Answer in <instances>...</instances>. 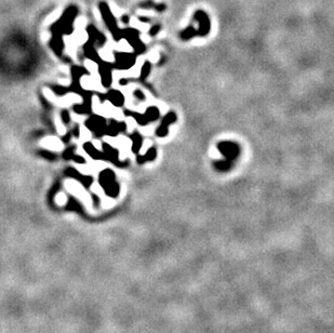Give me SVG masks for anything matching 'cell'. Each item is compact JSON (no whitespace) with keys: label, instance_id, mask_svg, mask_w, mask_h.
<instances>
[{"label":"cell","instance_id":"1","mask_svg":"<svg viewBox=\"0 0 334 333\" xmlns=\"http://www.w3.org/2000/svg\"><path fill=\"white\" fill-rule=\"evenodd\" d=\"M100 183L105 193L111 197H116L119 193V186L115 181V173L106 169L100 174Z\"/></svg>","mask_w":334,"mask_h":333},{"label":"cell","instance_id":"2","mask_svg":"<svg viewBox=\"0 0 334 333\" xmlns=\"http://www.w3.org/2000/svg\"><path fill=\"white\" fill-rule=\"evenodd\" d=\"M101 12L103 14V17H104V21L106 23L107 26H109L110 30L112 33V35H114V38L116 40L118 39H120L121 38V33H120V30L118 29L117 27V24H116V20L115 18L112 17V14L111 13V11L109 10V8H107V6L105 3H102L101 4Z\"/></svg>","mask_w":334,"mask_h":333},{"label":"cell","instance_id":"3","mask_svg":"<svg viewBox=\"0 0 334 333\" xmlns=\"http://www.w3.org/2000/svg\"><path fill=\"white\" fill-rule=\"evenodd\" d=\"M87 127L89 128L90 130L93 131L96 135H103L106 133V122L104 118L99 116H92L91 118L87 121Z\"/></svg>","mask_w":334,"mask_h":333},{"label":"cell","instance_id":"4","mask_svg":"<svg viewBox=\"0 0 334 333\" xmlns=\"http://www.w3.org/2000/svg\"><path fill=\"white\" fill-rule=\"evenodd\" d=\"M219 150L223 154L226 159L233 160L239 155V147L232 142H223L219 144Z\"/></svg>","mask_w":334,"mask_h":333},{"label":"cell","instance_id":"5","mask_svg":"<svg viewBox=\"0 0 334 333\" xmlns=\"http://www.w3.org/2000/svg\"><path fill=\"white\" fill-rule=\"evenodd\" d=\"M134 63V55L129 53H116L117 67L127 68Z\"/></svg>","mask_w":334,"mask_h":333},{"label":"cell","instance_id":"6","mask_svg":"<svg viewBox=\"0 0 334 333\" xmlns=\"http://www.w3.org/2000/svg\"><path fill=\"white\" fill-rule=\"evenodd\" d=\"M176 120H177L176 114H174V112H169L167 116H164L161 126L157 129V134L159 136H166L168 133V126L173 124Z\"/></svg>","mask_w":334,"mask_h":333},{"label":"cell","instance_id":"7","mask_svg":"<svg viewBox=\"0 0 334 333\" xmlns=\"http://www.w3.org/2000/svg\"><path fill=\"white\" fill-rule=\"evenodd\" d=\"M100 74L102 78V83L105 87H110L111 84V65L105 62H102L100 66Z\"/></svg>","mask_w":334,"mask_h":333},{"label":"cell","instance_id":"8","mask_svg":"<svg viewBox=\"0 0 334 333\" xmlns=\"http://www.w3.org/2000/svg\"><path fill=\"white\" fill-rule=\"evenodd\" d=\"M66 174H67V176L70 177V178H77V180H79L82 184H84L86 187H89L91 182H92V178L90 177L81 176V174L78 171H76V170H74V169H71V168H69V169H67V170H66Z\"/></svg>","mask_w":334,"mask_h":333},{"label":"cell","instance_id":"9","mask_svg":"<svg viewBox=\"0 0 334 333\" xmlns=\"http://www.w3.org/2000/svg\"><path fill=\"white\" fill-rule=\"evenodd\" d=\"M106 99L110 100L115 106H122L123 102H125L123 95L119 91H116V90H111L109 93L106 94Z\"/></svg>","mask_w":334,"mask_h":333},{"label":"cell","instance_id":"10","mask_svg":"<svg viewBox=\"0 0 334 333\" xmlns=\"http://www.w3.org/2000/svg\"><path fill=\"white\" fill-rule=\"evenodd\" d=\"M84 148H85V151L89 154V155L93 158V159H96V160H99V159H106V157L104 154H103L102 152H100L99 150H96V148L91 144V143H86V144L84 145Z\"/></svg>","mask_w":334,"mask_h":333},{"label":"cell","instance_id":"11","mask_svg":"<svg viewBox=\"0 0 334 333\" xmlns=\"http://www.w3.org/2000/svg\"><path fill=\"white\" fill-rule=\"evenodd\" d=\"M132 142H133V146H132V151L133 153H138L140 151V148L142 146V136L138 134V133H134V134L132 135Z\"/></svg>","mask_w":334,"mask_h":333},{"label":"cell","instance_id":"12","mask_svg":"<svg viewBox=\"0 0 334 333\" xmlns=\"http://www.w3.org/2000/svg\"><path fill=\"white\" fill-rule=\"evenodd\" d=\"M129 115L132 116L134 119H136V121L138 122V124L142 125V126L147 125L148 121H150V120L147 119V117H146L145 114L142 115V114H138V112H130L129 111Z\"/></svg>","mask_w":334,"mask_h":333},{"label":"cell","instance_id":"13","mask_svg":"<svg viewBox=\"0 0 334 333\" xmlns=\"http://www.w3.org/2000/svg\"><path fill=\"white\" fill-rule=\"evenodd\" d=\"M146 117H147V119L152 121V120H156L158 119V117H159V111L156 109V107H150L146 111Z\"/></svg>","mask_w":334,"mask_h":333},{"label":"cell","instance_id":"14","mask_svg":"<svg viewBox=\"0 0 334 333\" xmlns=\"http://www.w3.org/2000/svg\"><path fill=\"white\" fill-rule=\"evenodd\" d=\"M145 157V160L146 161H150V160H154L156 158V148L155 147H152L150 150L147 151L146 155L144 156Z\"/></svg>","mask_w":334,"mask_h":333},{"label":"cell","instance_id":"15","mask_svg":"<svg viewBox=\"0 0 334 333\" xmlns=\"http://www.w3.org/2000/svg\"><path fill=\"white\" fill-rule=\"evenodd\" d=\"M215 167H217L219 170H221V171H226V170H228V169L230 168V162H228V161H220V162L215 163Z\"/></svg>","mask_w":334,"mask_h":333},{"label":"cell","instance_id":"16","mask_svg":"<svg viewBox=\"0 0 334 333\" xmlns=\"http://www.w3.org/2000/svg\"><path fill=\"white\" fill-rule=\"evenodd\" d=\"M150 70H151V64L146 62L142 68V78H144V77H146L148 74H150Z\"/></svg>","mask_w":334,"mask_h":333},{"label":"cell","instance_id":"17","mask_svg":"<svg viewBox=\"0 0 334 333\" xmlns=\"http://www.w3.org/2000/svg\"><path fill=\"white\" fill-rule=\"evenodd\" d=\"M62 118H63L64 124H68L69 120H70V117H69L68 111H63V114H62Z\"/></svg>","mask_w":334,"mask_h":333},{"label":"cell","instance_id":"18","mask_svg":"<svg viewBox=\"0 0 334 333\" xmlns=\"http://www.w3.org/2000/svg\"><path fill=\"white\" fill-rule=\"evenodd\" d=\"M134 96L137 97V99H138V100H141V101L145 100V96H144V94L142 93V92H141L140 90H136V91L134 92Z\"/></svg>","mask_w":334,"mask_h":333},{"label":"cell","instance_id":"19","mask_svg":"<svg viewBox=\"0 0 334 333\" xmlns=\"http://www.w3.org/2000/svg\"><path fill=\"white\" fill-rule=\"evenodd\" d=\"M73 159H74L75 161H77V162H80V163L86 162V160L84 159V158H81V156H76V155H74V156H73Z\"/></svg>","mask_w":334,"mask_h":333}]
</instances>
